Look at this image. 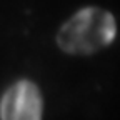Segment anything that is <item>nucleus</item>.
<instances>
[{
	"mask_svg": "<svg viewBox=\"0 0 120 120\" xmlns=\"http://www.w3.org/2000/svg\"><path fill=\"white\" fill-rule=\"evenodd\" d=\"M43 100L30 80H17L0 98V120H42Z\"/></svg>",
	"mask_w": 120,
	"mask_h": 120,
	"instance_id": "f03ea898",
	"label": "nucleus"
},
{
	"mask_svg": "<svg viewBox=\"0 0 120 120\" xmlns=\"http://www.w3.org/2000/svg\"><path fill=\"white\" fill-rule=\"evenodd\" d=\"M117 23L113 15L98 7H87L62 25L57 45L70 55H92L113 42Z\"/></svg>",
	"mask_w": 120,
	"mask_h": 120,
	"instance_id": "f257e3e1",
	"label": "nucleus"
}]
</instances>
